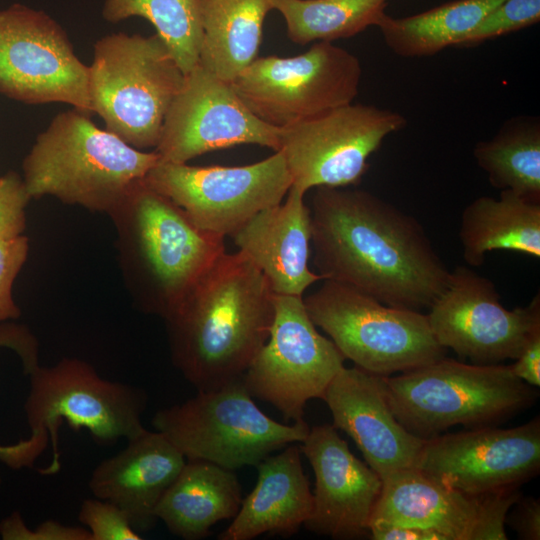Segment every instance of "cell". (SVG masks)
I'll return each instance as SVG.
<instances>
[{
  "mask_svg": "<svg viewBox=\"0 0 540 540\" xmlns=\"http://www.w3.org/2000/svg\"><path fill=\"white\" fill-rule=\"evenodd\" d=\"M309 208L322 280L415 311L428 309L445 288L450 270L408 213L353 186L318 187Z\"/></svg>",
  "mask_w": 540,
  "mask_h": 540,
  "instance_id": "6da1fadb",
  "label": "cell"
},
{
  "mask_svg": "<svg viewBox=\"0 0 540 540\" xmlns=\"http://www.w3.org/2000/svg\"><path fill=\"white\" fill-rule=\"evenodd\" d=\"M274 294L245 254L224 252L163 319L171 361L197 391L243 376L269 337Z\"/></svg>",
  "mask_w": 540,
  "mask_h": 540,
  "instance_id": "7a4b0ae2",
  "label": "cell"
},
{
  "mask_svg": "<svg viewBox=\"0 0 540 540\" xmlns=\"http://www.w3.org/2000/svg\"><path fill=\"white\" fill-rule=\"evenodd\" d=\"M108 215L126 288L146 314L164 319L225 252V237L196 226L144 179L133 184Z\"/></svg>",
  "mask_w": 540,
  "mask_h": 540,
  "instance_id": "3957f363",
  "label": "cell"
},
{
  "mask_svg": "<svg viewBox=\"0 0 540 540\" xmlns=\"http://www.w3.org/2000/svg\"><path fill=\"white\" fill-rule=\"evenodd\" d=\"M28 376L30 388L24 411L30 436L10 445L0 444V461L10 468L33 467L51 443V462L39 473H58V430L63 422L74 431L85 429L101 446L120 439L128 441L147 430L142 422L147 405L145 391L102 378L84 360L62 358L52 366H37Z\"/></svg>",
  "mask_w": 540,
  "mask_h": 540,
  "instance_id": "277c9868",
  "label": "cell"
},
{
  "mask_svg": "<svg viewBox=\"0 0 540 540\" xmlns=\"http://www.w3.org/2000/svg\"><path fill=\"white\" fill-rule=\"evenodd\" d=\"M88 113L57 114L23 163L30 198L52 196L69 205L109 214L160 158L98 128Z\"/></svg>",
  "mask_w": 540,
  "mask_h": 540,
  "instance_id": "5b68a950",
  "label": "cell"
},
{
  "mask_svg": "<svg viewBox=\"0 0 540 540\" xmlns=\"http://www.w3.org/2000/svg\"><path fill=\"white\" fill-rule=\"evenodd\" d=\"M397 420L428 439L456 425L493 426L529 407L537 398L510 365L467 364L443 357L397 376H382Z\"/></svg>",
  "mask_w": 540,
  "mask_h": 540,
  "instance_id": "8992f818",
  "label": "cell"
},
{
  "mask_svg": "<svg viewBox=\"0 0 540 540\" xmlns=\"http://www.w3.org/2000/svg\"><path fill=\"white\" fill-rule=\"evenodd\" d=\"M184 78L157 33L106 35L95 43L89 66L92 112L103 119L107 131L130 146L155 148Z\"/></svg>",
  "mask_w": 540,
  "mask_h": 540,
  "instance_id": "52a82bcc",
  "label": "cell"
},
{
  "mask_svg": "<svg viewBox=\"0 0 540 540\" xmlns=\"http://www.w3.org/2000/svg\"><path fill=\"white\" fill-rule=\"evenodd\" d=\"M253 398L240 377L158 410L152 426L186 460H204L229 470L257 466L273 452L304 441L310 429L305 420L277 422Z\"/></svg>",
  "mask_w": 540,
  "mask_h": 540,
  "instance_id": "ba28073f",
  "label": "cell"
},
{
  "mask_svg": "<svg viewBox=\"0 0 540 540\" xmlns=\"http://www.w3.org/2000/svg\"><path fill=\"white\" fill-rule=\"evenodd\" d=\"M303 301L316 327L367 372L390 376L445 357L422 311L388 306L329 279Z\"/></svg>",
  "mask_w": 540,
  "mask_h": 540,
  "instance_id": "9c48e42d",
  "label": "cell"
},
{
  "mask_svg": "<svg viewBox=\"0 0 540 540\" xmlns=\"http://www.w3.org/2000/svg\"><path fill=\"white\" fill-rule=\"evenodd\" d=\"M361 78L357 56L315 42L297 56L257 57L231 85L257 117L281 128L352 103Z\"/></svg>",
  "mask_w": 540,
  "mask_h": 540,
  "instance_id": "30bf717a",
  "label": "cell"
},
{
  "mask_svg": "<svg viewBox=\"0 0 540 540\" xmlns=\"http://www.w3.org/2000/svg\"><path fill=\"white\" fill-rule=\"evenodd\" d=\"M407 125L403 115L374 105L349 103L280 128L279 150L291 186L357 185L383 141Z\"/></svg>",
  "mask_w": 540,
  "mask_h": 540,
  "instance_id": "8fae6325",
  "label": "cell"
},
{
  "mask_svg": "<svg viewBox=\"0 0 540 540\" xmlns=\"http://www.w3.org/2000/svg\"><path fill=\"white\" fill-rule=\"evenodd\" d=\"M345 357L310 319L303 296L274 294L270 334L242 376L249 393L286 422L304 420L306 403L322 399Z\"/></svg>",
  "mask_w": 540,
  "mask_h": 540,
  "instance_id": "7c38bea8",
  "label": "cell"
},
{
  "mask_svg": "<svg viewBox=\"0 0 540 540\" xmlns=\"http://www.w3.org/2000/svg\"><path fill=\"white\" fill-rule=\"evenodd\" d=\"M202 230L230 236L263 209L279 204L291 187L280 151L243 166H191L160 161L144 178Z\"/></svg>",
  "mask_w": 540,
  "mask_h": 540,
  "instance_id": "4fadbf2b",
  "label": "cell"
},
{
  "mask_svg": "<svg viewBox=\"0 0 540 540\" xmlns=\"http://www.w3.org/2000/svg\"><path fill=\"white\" fill-rule=\"evenodd\" d=\"M0 92L26 103L60 102L92 113L89 66L52 17L20 4L0 10Z\"/></svg>",
  "mask_w": 540,
  "mask_h": 540,
  "instance_id": "5bb4252c",
  "label": "cell"
},
{
  "mask_svg": "<svg viewBox=\"0 0 540 540\" xmlns=\"http://www.w3.org/2000/svg\"><path fill=\"white\" fill-rule=\"evenodd\" d=\"M438 343L473 364L515 360L530 336L540 329V295L524 307L505 308L494 283L459 265L428 308Z\"/></svg>",
  "mask_w": 540,
  "mask_h": 540,
  "instance_id": "9a60e30c",
  "label": "cell"
},
{
  "mask_svg": "<svg viewBox=\"0 0 540 540\" xmlns=\"http://www.w3.org/2000/svg\"><path fill=\"white\" fill-rule=\"evenodd\" d=\"M241 144L259 145L276 152L280 127L257 117L231 83L196 65L185 74L154 151L160 161L187 163L204 153Z\"/></svg>",
  "mask_w": 540,
  "mask_h": 540,
  "instance_id": "2e32d148",
  "label": "cell"
},
{
  "mask_svg": "<svg viewBox=\"0 0 540 540\" xmlns=\"http://www.w3.org/2000/svg\"><path fill=\"white\" fill-rule=\"evenodd\" d=\"M414 469L467 494L519 488L540 469V419L514 428L482 426L424 439Z\"/></svg>",
  "mask_w": 540,
  "mask_h": 540,
  "instance_id": "e0dca14e",
  "label": "cell"
},
{
  "mask_svg": "<svg viewBox=\"0 0 540 540\" xmlns=\"http://www.w3.org/2000/svg\"><path fill=\"white\" fill-rule=\"evenodd\" d=\"M382 481L371 521L428 528L447 540H506L507 514L521 496L519 488L467 494L417 469L398 471Z\"/></svg>",
  "mask_w": 540,
  "mask_h": 540,
  "instance_id": "ac0fdd59",
  "label": "cell"
},
{
  "mask_svg": "<svg viewBox=\"0 0 540 540\" xmlns=\"http://www.w3.org/2000/svg\"><path fill=\"white\" fill-rule=\"evenodd\" d=\"M315 476L313 509L304 526L333 539L369 536L382 478L349 449L333 425H316L301 443Z\"/></svg>",
  "mask_w": 540,
  "mask_h": 540,
  "instance_id": "d6986e66",
  "label": "cell"
},
{
  "mask_svg": "<svg viewBox=\"0 0 540 540\" xmlns=\"http://www.w3.org/2000/svg\"><path fill=\"white\" fill-rule=\"evenodd\" d=\"M322 400L331 411L333 426L352 438L365 462L382 479L416 467L424 439L410 433L397 420L382 376L357 366H344L328 385Z\"/></svg>",
  "mask_w": 540,
  "mask_h": 540,
  "instance_id": "ffe728a7",
  "label": "cell"
},
{
  "mask_svg": "<svg viewBox=\"0 0 540 540\" xmlns=\"http://www.w3.org/2000/svg\"><path fill=\"white\" fill-rule=\"evenodd\" d=\"M185 462L184 455L165 435L146 430L94 468L89 490L94 497L120 507L141 534L156 525L157 505Z\"/></svg>",
  "mask_w": 540,
  "mask_h": 540,
  "instance_id": "44dd1931",
  "label": "cell"
},
{
  "mask_svg": "<svg viewBox=\"0 0 540 540\" xmlns=\"http://www.w3.org/2000/svg\"><path fill=\"white\" fill-rule=\"evenodd\" d=\"M304 195L291 186L284 202L261 210L230 235L275 294L303 296L322 280L308 266L312 232Z\"/></svg>",
  "mask_w": 540,
  "mask_h": 540,
  "instance_id": "7402d4cb",
  "label": "cell"
},
{
  "mask_svg": "<svg viewBox=\"0 0 540 540\" xmlns=\"http://www.w3.org/2000/svg\"><path fill=\"white\" fill-rule=\"evenodd\" d=\"M300 447L290 444L257 465L253 490L219 540H251L262 534L289 537L309 519L313 494L301 462Z\"/></svg>",
  "mask_w": 540,
  "mask_h": 540,
  "instance_id": "603a6c76",
  "label": "cell"
},
{
  "mask_svg": "<svg viewBox=\"0 0 540 540\" xmlns=\"http://www.w3.org/2000/svg\"><path fill=\"white\" fill-rule=\"evenodd\" d=\"M242 499L234 470L204 460H186L155 514L173 535L200 540L218 522L233 519Z\"/></svg>",
  "mask_w": 540,
  "mask_h": 540,
  "instance_id": "cb8c5ba5",
  "label": "cell"
},
{
  "mask_svg": "<svg viewBox=\"0 0 540 540\" xmlns=\"http://www.w3.org/2000/svg\"><path fill=\"white\" fill-rule=\"evenodd\" d=\"M459 240L462 256L472 267L494 250H508L540 258V203L509 190L499 197L480 196L461 214Z\"/></svg>",
  "mask_w": 540,
  "mask_h": 540,
  "instance_id": "d4e9b609",
  "label": "cell"
},
{
  "mask_svg": "<svg viewBox=\"0 0 540 540\" xmlns=\"http://www.w3.org/2000/svg\"><path fill=\"white\" fill-rule=\"evenodd\" d=\"M199 65L231 83L258 55L271 0H198Z\"/></svg>",
  "mask_w": 540,
  "mask_h": 540,
  "instance_id": "484cf974",
  "label": "cell"
},
{
  "mask_svg": "<svg viewBox=\"0 0 540 540\" xmlns=\"http://www.w3.org/2000/svg\"><path fill=\"white\" fill-rule=\"evenodd\" d=\"M502 1L454 0L407 17L385 14L377 27L386 46L396 55L432 56L448 47H458Z\"/></svg>",
  "mask_w": 540,
  "mask_h": 540,
  "instance_id": "4316f807",
  "label": "cell"
},
{
  "mask_svg": "<svg viewBox=\"0 0 540 540\" xmlns=\"http://www.w3.org/2000/svg\"><path fill=\"white\" fill-rule=\"evenodd\" d=\"M473 156L493 187L540 203L538 117L508 119L492 138L475 145Z\"/></svg>",
  "mask_w": 540,
  "mask_h": 540,
  "instance_id": "83f0119b",
  "label": "cell"
},
{
  "mask_svg": "<svg viewBox=\"0 0 540 540\" xmlns=\"http://www.w3.org/2000/svg\"><path fill=\"white\" fill-rule=\"evenodd\" d=\"M284 18L288 38L299 45L333 42L377 26L387 0H271Z\"/></svg>",
  "mask_w": 540,
  "mask_h": 540,
  "instance_id": "f1b7e54d",
  "label": "cell"
},
{
  "mask_svg": "<svg viewBox=\"0 0 540 540\" xmlns=\"http://www.w3.org/2000/svg\"><path fill=\"white\" fill-rule=\"evenodd\" d=\"M102 15L111 23L135 16L148 20L184 74L198 65L203 35L198 0H105Z\"/></svg>",
  "mask_w": 540,
  "mask_h": 540,
  "instance_id": "f546056e",
  "label": "cell"
},
{
  "mask_svg": "<svg viewBox=\"0 0 540 540\" xmlns=\"http://www.w3.org/2000/svg\"><path fill=\"white\" fill-rule=\"evenodd\" d=\"M540 19V0H503L493 8L458 47H473L487 40L524 29Z\"/></svg>",
  "mask_w": 540,
  "mask_h": 540,
  "instance_id": "4dcf8cb0",
  "label": "cell"
},
{
  "mask_svg": "<svg viewBox=\"0 0 540 540\" xmlns=\"http://www.w3.org/2000/svg\"><path fill=\"white\" fill-rule=\"evenodd\" d=\"M79 522L89 531L91 540H141L127 514L110 501L85 499L78 512Z\"/></svg>",
  "mask_w": 540,
  "mask_h": 540,
  "instance_id": "1f68e13d",
  "label": "cell"
},
{
  "mask_svg": "<svg viewBox=\"0 0 540 540\" xmlns=\"http://www.w3.org/2000/svg\"><path fill=\"white\" fill-rule=\"evenodd\" d=\"M29 252V239L18 236L0 240V324L21 315L12 288Z\"/></svg>",
  "mask_w": 540,
  "mask_h": 540,
  "instance_id": "d6a6232c",
  "label": "cell"
},
{
  "mask_svg": "<svg viewBox=\"0 0 540 540\" xmlns=\"http://www.w3.org/2000/svg\"><path fill=\"white\" fill-rule=\"evenodd\" d=\"M30 199L23 178L14 172L0 176V240L23 235Z\"/></svg>",
  "mask_w": 540,
  "mask_h": 540,
  "instance_id": "836d02e7",
  "label": "cell"
},
{
  "mask_svg": "<svg viewBox=\"0 0 540 540\" xmlns=\"http://www.w3.org/2000/svg\"><path fill=\"white\" fill-rule=\"evenodd\" d=\"M0 536L4 540H91L84 526H68L56 520H45L29 528L17 511L1 520Z\"/></svg>",
  "mask_w": 540,
  "mask_h": 540,
  "instance_id": "e575fe53",
  "label": "cell"
},
{
  "mask_svg": "<svg viewBox=\"0 0 540 540\" xmlns=\"http://www.w3.org/2000/svg\"><path fill=\"white\" fill-rule=\"evenodd\" d=\"M0 346L11 348L20 357L25 374L39 366V344L23 325L0 324Z\"/></svg>",
  "mask_w": 540,
  "mask_h": 540,
  "instance_id": "d590c367",
  "label": "cell"
},
{
  "mask_svg": "<svg viewBox=\"0 0 540 540\" xmlns=\"http://www.w3.org/2000/svg\"><path fill=\"white\" fill-rule=\"evenodd\" d=\"M506 522L523 540L540 539V501L534 497H523L509 510Z\"/></svg>",
  "mask_w": 540,
  "mask_h": 540,
  "instance_id": "8d00e7d4",
  "label": "cell"
},
{
  "mask_svg": "<svg viewBox=\"0 0 540 540\" xmlns=\"http://www.w3.org/2000/svg\"><path fill=\"white\" fill-rule=\"evenodd\" d=\"M369 536L374 540H447L438 531L419 526L371 521Z\"/></svg>",
  "mask_w": 540,
  "mask_h": 540,
  "instance_id": "74e56055",
  "label": "cell"
},
{
  "mask_svg": "<svg viewBox=\"0 0 540 540\" xmlns=\"http://www.w3.org/2000/svg\"><path fill=\"white\" fill-rule=\"evenodd\" d=\"M515 376L533 386H540V329L536 330L510 365Z\"/></svg>",
  "mask_w": 540,
  "mask_h": 540,
  "instance_id": "f35d334b",
  "label": "cell"
},
{
  "mask_svg": "<svg viewBox=\"0 0 540 540\" xmlns=\"http://www.w3.org/2000/svg\"><path fill=\"white\" fill-rule=\"evenodd\" d=\"M0 486H1V476H0Z\"/></svg>",
  "mask_w": 540,
  "mask_h": 540,
  "instance_id": "ab89813d",
  "label": "cell"
}]
</instances>
